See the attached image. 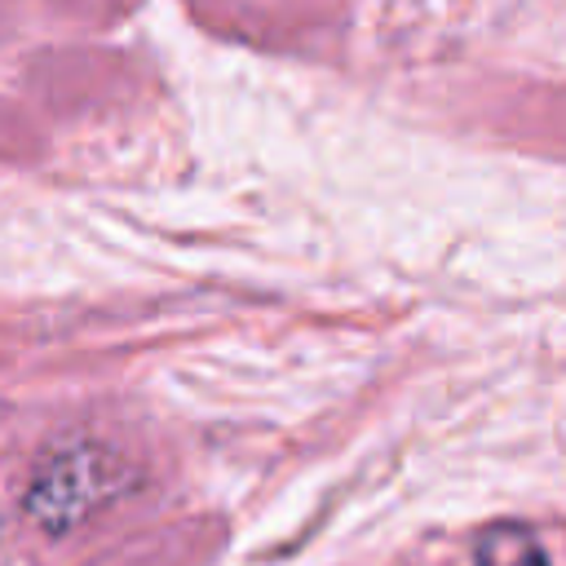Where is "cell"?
Segmentation results:
<instances>
[{
  "label": "cell",
  "instance_id": "6da1fadb",
  "mask_svg": "<svg viewBox=\"0 0 566 566\" xmlns=\"http://www.w3.org/2000/svg\"><path fill=\"white\" fill-rule=\"evenodd\" d=\"M478 566H548L531 531L522 526H491L478 539Z\"/></svg>",
  "mask_w": 566,
  "mask_h": 566
}]
</instances>
